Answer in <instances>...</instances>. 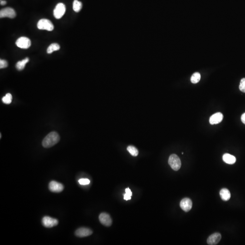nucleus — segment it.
I'll return each mask as SVG.
<instances>
[{
  "instance_id": "nucleus-26",
  "label": "nucleus",
  "mask_w": 245,
  "mask_h": 245,
  "mask_svg": "<svg viewBox=\"0 0 245 245\" xmlns=\"http://www.w3.org/2000/svg\"><path fill=\"white\" fill-rule=\"evenodd\" d=\"M125 192L127 194H128L130 195L131 196H132V191H131L130 189L129 188H127V189H126Z\"/></svg>"
},
{
  "instance_id": "nucleus-15",
  "label": "nucleus",
  "mask_w": 245,
  "mask_h": 245,
  "mask_svg": "<svg viewBox=\"0 0 245 245\" xmlns=\"http://www.w3.org/2000/svg\"><path fill=\"white\" fill-rule=\"evenodd\" d=\"M221 199L224 201L229 200L231 198V194L229 190L227 189H222L220 191Z\"/></svg>"
},
{
  "instance_id": "nucleus-14",
  "label": "nucleus",
  "mask_w": 245,
  "mask_h": 245,
  "mask_svg": "<svg viewBox=\"0 0 245 245\" xmlns=\"http://www.w3.org/2000/svg\"><path fill=\"white\" fill-rule=\"evenodd\" d=\"M222 159L227 164H233L236 162V158L233 155L229 153H225L223 155Z\"/></svg>"
},
{
  "instance_id": "nucleus-12",
  "label": "nucleus",
  "mask_w": 245,
  "mask_h": 245,
  "mask_svg": "<svg viewBox=\"0 0 245 245\" xmlns=\"http://www.w3.org/2000/svg\"><path fill=\"white\" fill-rule=\"evenodd\" d=\"M221 238H222V236L221 234L216 232L209 237L207 240V243L208 245H217L220 241Z\"/></svg>"
},
{
  "instance_id": "nucleus-24",
  "label": "nucleus",
  "mask_w": 245,
  "mask_h": 245,
  "mask_svg": "<svg viewBox=\"0 0 245 245\" xmlns=\"http://www.w3.org/2000/svg\"><path fill=\"white\" fill-rule=\"evenodd\" d=\"M8 66V63L5 60H0V68L3 69V68H6Z\"/></svg>"
},
{
  "instance_id": "nucleus-23",
  "label": "nucleus",
  "mask_w": 245,
  "mask_h": 245,
  "mask_svg": "<svg viewBox=\"0 0 245 245\" xmlns=\"http://www.w3.org/2000/svg\"><path fill=\"white\" fill-rule=\"evenodd\" d=\"M79 182L80 185H86L89 184L90 183V180L87 178H81L79 180Z\"/></svg>"
},
{
  "instance_id": "nucleus-25",
  "label": "nucleus",
  "mask_w": 245,
  "mask_h": 245,
  "mask_svg": "<svg viewBox=\"0 0 245 245\" xmlns=\"http://www.w3.org/2000/svg\"><path fill=\"white\" fill-rule=\"evenodd\" d=\"M131 199V196H130V195L127 194L126 193L124 194V199L127 201Z\"/></svg>"
},
{
  "instance_id": "nucleus-2",
  "label": "nucleus",
  "mask_w": 245,
  "mask_h": 245,
  "mask_svg": "<svg viewBox=\"0 0 245 245\" xmlns=\"http://www.w3.org/2000/svg\"><path fill=\"white\" fill-rule=\"evenodd\" d=\"M168 164L174 171H178L181 167V161L176 154L170 155L168 159Z\"/></svg>"
},
{
  "instance_id": "nucleus-13",
  "label": "nucleus",
  "mask_w": 245,
  "mask_h": 245,
  "mask_svg": "<svg viewBox=\"0 0 245 245\" xmlns=\"http://www.w3.org/2000/svg\"><path fill=\"white\" fill-rule=\"evenodd\" d=\"M223 115L221 113L218 112L214 114L210 118L209 122L211 125H216L220 123L222 120Z\"/></svg>"
},
{
  "instance_id": "nucleus-17",
  "label": "nucleus",
  "mask_w": 245,
  "mask_h": 245,
  "mask_svg": "<svg viewBox=\"0 0 245 245\" xmlns=\"http://www.w3.org/2000/svg\"><path fill=\"white\" fill-rule=\"evenodd\" d=\"M60 49V46L57 43H53L51 44L47 49L48 54H51L55 51H58Z\"/></svg>"
},
{
  "instance_id": "nucleus-8",
  "label": "nucleus",
  "mask_w": 245,
  "mask_h": 245,
  "mask_svg": "<svg viewBox=\"0 0 245 245\" xmlns=\"http://www.w3.org/2000/svg\"><path fill=\"white\" fill-rule=\"evenodd\" d=\"M64 186L62 184L55 181H52L49 183V190L52 192L59 193L64 190Z\"/></svg>"
},
{
  "instance_id": "nucleus-5",
  "label": "nucleus",
  "mask_w": 245,
  "mask_h": 245,
  "mask_svg": "<svg viewBox=\"0 0 245 245\" xmlns=\"http://www.w3.org/2000/svg\"><path fill=\"white\" fill-rule=\"evenodd\" d=\"M42 224L46 228H51L58 225V221L56 219L45 216L42 218Z\"/></svg>"
},
{
  "instance_id": "nucleus-16",
  "label": "nucleus",
  "mask_w": 245,
  "mask_h": 245,
  "mask_svg": "<svg viewBox=\"0 0 245 245\" xmlns=\"http://www.w3.org/2000/svg\"><path fill=\"white\" fill-rule=\"evenodd\" d=\"M29 61L28 58H26L21 61H19L16 64V68L19 70H23L25 67V65Z\"/></svg>"
},
{
  "instance_id": "nucleus-28",
  "label": "nucleus",
  "mask_w": 245,
  "mask_h": 245,
  "mask_svg": "<svg viewBox=\"0 0 245 245\" xmlns=\"http://www.w3.org/2000/svg\"><path fill=\"white\" fill-rule=\"evenodd\" d=\"M6 4V1H1V2H0V4L1 5L4 6Z\"/></svg>"
},
{
  "instance_id": "nucleus-21",
  "label": "nucleus",
  "mask_w": 245,
  "mask_h": 245,
  "mask_svg": "<svg viewBox=\"0 0 245 245\" xmlns=\"http://www.w3.org/2000/svg\"><path fill=\"white\" fill-rule=\"evenodd\" d=\"M12 96L10 93H7L5 96H4L2 99V101L4 103L6 104H9L12 102Z\"/></svg>"
},
{
  "instance_id": "nucleus-22",
  "label": "nucleus",
  "mask_w": 245,
  "mask_h": 245,
  "mask_svg": "<svg viewBox=\"0 0 245 245\" xmlns=\"http://www.w3.org/2000/svg\"><path fill=\"white\" fill-rule=\"evenodd\" d=\"M239 89L242 92L245 93V78H243L241 80L239 85Z\"/></svg>"
},
{
  "instance_id": "nucleus-4",
  "label": "nucleus",
  "mask_w": 245,
  "mask_h": 245,
  "mask_svg": "<svg viewBox=\"0 0 245 245\" xmlns=\"http://www.w3.org/2000/svg\"><path fill=\"white\" fill-rule=\"evenodd\" d=\"M66 11V7L65 4L62 3H58L54 10L53 14L57 19H60L65 14Z\"/></svg>"
},
{
  "instance_id": "nucleus-11",
  "label": "nucleus",
  "mask_w": 245,
  "mask_h": 245,
  "mask_svg": "<svg viewBox=\"0 0 245 245\" xmlns=\"http://www.w3.org/2000/svg\"><path fill=\"white\" fill-rule=\"evenodd\" d=\"M180 206L184 212H189L191 209L192 206V203L191 200L189 198H185L183 199L181 201Z\"/></svg>"
},
{
  "instance_id": "nucleus-18",
  "label": "nucleus",
  "mask_w": 245,
  "mask_h": 245,
  "mask_svg": "<svg viewBox=\"0 0 245 245\" xmlns=\"http://www.w3.org/2000/svg\"><path fill=\"white\" fill-rule=\"evenodd\" d=\"M82 7V4L78 0H74L73 4V10L76 12H79Z\"/></svg>"
},
{
  "instance_id": "nucleus-6",
  "label": "nucleus",
  "mask_w": 245,
  "mask_h": 245,
  "mask_svg": "<svg viewBox=\"0 0 245 245\" xmlns=\"http://www.w3.org/2000/svg\"><path fill=\"white\" fill-rule=\"evenodd\" d=\"M31 41L28 38L21 37L17 39L15 44L17 46L21 49H27L31 46Z\"/></svg>"
},
{
  "instance_id": "nucleus-3",
  "label": "nucleus",
  "mask_w": 245,
  "mask_h": 245,
  "mask_svg": "<svg viewBox=\"0 0 245 245\" xmlns=\"http://www.w3.org/2000/svg\"><path fill=\"white\" fill-rule=\"evenodd\" d=\"M37 28L39 29L52 31L54 30L53 23L49 20L42 19L40 20L37 23Z\"/></svg>"
},
{
  "instance_id": "nucleus-1",
  "label": "nucleus",
  "mask_w": 245,
  "mask_h": 245,
  "mask_svg": "<svg viewBox=\"0 0 245 245\" xmlns=\"http://www.w3.org/2000/svg\"><path fill=\"white\" fill-rule=\"evenodd\" d=\"M59 134L56 132H52L44 138L42 141V146L45 148L53 147L60 141Z\"/></svg>"
},
{
  "instance_id": "nucleus-7",
  "label": "nucleus",
  "mask_w": 245,
  "mask_h": 245,
  "mask_svg": "<svg viewBox=\"0 0 245 245\" xmlns=\"http://www.w3.org/2000/svg\"><path fill=\"white\" fill-rule=\"evenodd\" d=\"M16 16L15 11L11 7H6L3 8L0 11V17L5 18L8 17L10 18H14Z\"/></svg>"
},
{
  "instance_id": "nucleus-27",
  "label": "nucleus",
  "mask_w": 245,
  "mask_h": 245,
  "mask_svg": "<svg viewBox=\"0 0 245 245\" xmlns=\"http://www.w3.org/2000/svg\"><path fill=\"white\" fill-rule=\"evenodd\" d=\"M241 121H242V122L243 123V124H244L245 125V113H243V115H241Z\"/></svg>"
},
{
  "instance_id": "nucleus-20",
  "label": "nucleus",
  "mask_w": 245,
  "mask_h": 245,
  "mask_svg": "<svg viewBox=\"0 0 245 245\" xmlns=\"http://www.w3.org/2000/svg\"><path fill=\"white\" fill-rule=\"evenodd\" d=\"M201 75L199 72H196L192 75L191 78V81L193 84L198 83L200 80Z\"/></svg>"
},
{
  "instance_id": "nucleus-9",
  "label": "nucleus",
  "mask_w": 245,
  "mask_h": 245,
  "mask_svg": "<svg viewBox=\"0 0 245 245\" xmlns=\"http://www.w3.org/2000/svg\"><path fill=\"white\" fill-rule=\"evenodd\" d=\"M99 220L102 225L106 227H109L111 225L112 220L111 216L106 213H102L99 216Z\"/></svg>"
},
{
  "instance_id": "nucleus-19",
  "label": "nucleus",
  "mask_w": 245,
  "mask_h": 245,
  "mask_svg": "<svg viewBox=\"0 0 245 245\" xmlns=\"http://www.w3.org/2000/svg\"><path fill=\"white\" fill-rule=\"evenodd\" d=\"M127 150L130 153L131 155L134 157H136L139 154V151L138 149L134 146H131V145L128 146L127 147Z\"/></svg>"
},
{
  "instance_id": "nucleus-10",
  "label": "nucleus",
  "mask_w": 245,
  "mask_h": 245,
  "mask_svg": "<svg viewBox=\"0 0 245 245\" xmlns=\"http://www.w3.org/2000/svg\"><path fill=\"white\" fill-rule=\"evenodd\" d=\"M93 232L91 229L86 227H81L75 231V235L79 237H84L92 235Z\"/></svg>"
}]
</instances>
